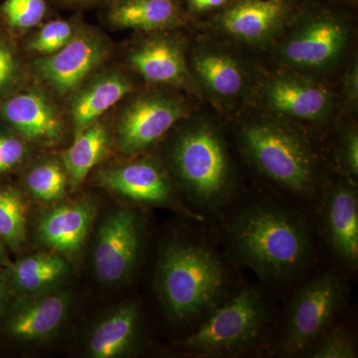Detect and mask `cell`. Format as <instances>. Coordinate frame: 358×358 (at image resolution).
I'll return each instance as SVG.
<instances>
[{
  "mask_svg": "<svg viewBox=\"0 0 358 358\" xmlns=\"http://www.w3.org/2000/svg\"><path fill=\"white\" fill-rule=\"evenodd\" d=\"M83 24L78 18L44 21L24 34L23 50L31 59L56 53L69 43Z\"/></svg>",
  "mask_w": 358,
  "mask_h": 358,
  "instance_id": "27",
  "label": "cell"
},
{
  "mask_svg": "<svg viewBox=\"0 0 358 358\" xmlns=\"http://www.w3.org/2000/svg\"><path fill=\"white\" fill-rule=\"evenodd\" d=\"M115 108L114 143L126 159L154 147L192 110L179 91L157 86L136 90Z\"/></svg>",
  "mask_w": 358,
  "mask_h": 358,
  "instance_id": "7",
  "label": "cell"
},
{
  "mask_svg": "<svg viewBox=\"0 0 358 358\" xmlns=\"http://www.w3.org/2000/svg\"><path fill=\"white\" fill-rule=\"evenodd\" d=\"M9 252L10 251H9L8 247L0 237V270H3L11 262L10 258H9Z\"/></svg>",
  "mask_w": 358,
  "mask_h": 358,
  "instance_id": "37",
  "label": "cell"
},
{
  "mask_svg": "<svg viewBox=\"0 0 358 358\" xmlns=\"http://www.w3.org/2000/svg\"><path fill=\"white\" fill-rule=\"evenodd\" d=\"M143 235V220L131 209H115L103 219L92 258L99 281L117 285L129 279L140 258Z\"/></svg>",
  "mask_w": 358,
  "mask_h": 358,
  "instance_id": "13",
  "label": "cell"
},
{
  "mask_svg": "<svg viewBox=\"0 0 358 358\" xmlns=\"http://www.w3.org/2000/svg\"><path fill=\"white\" fill-rule=\"evenodd\" d=\"M227 263L203 236H178L160 251L157 289L167 317L179 324L201 322L230 296Z\"/></svg>",
  "mask_w": 358,
  "mask_h": 358,
  "instance_id": "2",
  "label": "cell"
},
{
  "mask_svg": "<svg viewBox=\"0 0 358 358\" xmlns=\"http://www.w3.org/2000/svg\"><path fill=\"white\" fill-rule=\"evenodd\" d=\"M11 296H32L60 289L71 268L65 257L54 252L20 257L2 270Z\"/></svg>",
  "mask_w": 358,
  "mask_h": 358,
  "instance_id": "22",
  "label": "cell"
},
{
  "mask_svg": "<svg viewBox=\"0 0 358 358\" xmlns=\"http://www.w3.org/2000/svg\"><path fill=\"white\" fill-rule=\"evenodd\" d=\"M300 0H234L212 16L224 36L248 46H263L284 31Z\"/></svg>",
  "mask_w": 358,
  "mask_h": 358,
  "instance_id": "16",
  "label": "cell"
},
{
  "mask_svg": "<svg viewBox=\"0 0 358 358\" xmlns=\"http://www.w3.org/2000/svg\"><path fill=\"white\" fill-rule=\"evenodd\" d=\"M188 66L199 93L220 107H231L251 91V71L226 47L209 42L196 45L188 53Z\"/></svg>",
  "mask_w": 358,
  "mask_h": 358,
  "instance_id": "14",
  "label": "cell"
},
{
  "mask_svg": "<svg viewBox=\"0 0 358 358\" xmlns=\"http://www.w3.org/2000/svg\"><path fill=\"white\" fill-rule=\"evenodd\" d=\"M226 235L238 260L272 284L298 277L312 259L310 224L303 214L282 204L246 205L231 217Z\"/></svg>",
  "mask_w": 358,
  "mask_h": 358,
  "instance_id": "1",
  "label": "cell"
},
{
  "mask_svg": "<svg viewBox=\"0 0 358 358\" xmlns=\"http://www.w3.org/2000/svg\"><path fill=\"white\" fill-rule=\"evenodd\" d=\"M103 6V22L112 30H178L189 20L182 0H112Z\"/></svg>",
  "mask_w": 358,
  "mask_h": 358,
  "instance_id": "20",
  "label": "cell"
},
{
  "mask_svg": "<svg viewBox=\"0 0 358 358\" xmlns=\"http://www.w3.org/2000/svg\"><path fill=\"white\" fill-rule=\"evenodd\" d=\"M96 207L89 199L57 205L45 212L37 224V237L47 249L63 257H74L83 250Z\"/></svg>",
  "mask_w": 358,
  "mask_h": 358,
  "instance_id": "21",
  "label": "cell"
},
{
  "mask_svg": "<svg viewBox=\"0 0 358 358\" xmlns=\"http://www.w3.org/2000/svg\"><path fill=\"white\" fill-rule=\"evenodd\" d=\"M94 179L103 189L141 203L169 204L174 199L171 174L152 157H128L99 169Z\"/></svg>",
  "mask_w": 358,
  "mask_h": 358,
  "instance_id": "18",
  "label": "cell"
},
{
  "mask_svg": "<svg viewBox=\"0 0 358 358\" xmlns=\"http://www.w3.org/2000/svg\"><path fill=\"white\" fill-rule=\"evenodd\" d=\"M27 65L7 33L0 30V100L25 84Z\"/></svg>",
  "mask_w": 358,
  "mask_h": 358,
  "instance_id": "29",
  "label": "cell"
},
{
  "mask_svg": "<svg viewBox=\"0 0 358 358\" xmlns=\"http://www.w3.org/2000/svg\"><path fill=\"white\" fill-rule=\"evenodd\" d=\"M0 237L18 254L27 244V205L20 188L0 185Z\"/></svg>",
  "mask_w": 358,
  "mask_h": 358,
  "instance_id": "25",
  "label": "cell"
},
{
  "mask_svg": "<svg viewBox=\"0 0 358 358\" xmlns=\"http://www.w3.org/2000/svg\"><path fill=\"white\" fill-rule=\"evenodd\" d=\"M322 227L336 259L350 268L358 262V200L355 183L346 179L327 190L322 206Z\"/></svg>",
  "mask_w": 358,
  "mask_h": 358,
  "instance_id": "19",
  "label": "cell"
},
{
  "mask_svg": "<svg viewBox=\"0 0 358 358\" xmlns=\"http://www.w3.org/2000/svg\"><path fill=\"white\" fill-rule=\"evenodd\" d=\"M234 0H182L186 13L190 17L216 15Z\"/></svg>",
  "mask_w": 358,
  "mask_h": 358,
  "instance_id": "33",
  "label": "cell"
},
{
  "mask_svg": "<svg viewBox=\"0 0 358 358\" xmlns=\"http://www.w3.org/2000/svg\"><path fill=\"white\" fill-rule=\"evenodd\" d=\"M327 1L331 2V3L338 4V3H355L357 0H327Z\"/></svg>",
  "mask_w": 358,
  "mask_h": 358,
  "instance_id": "38",
  "label": "cell"
},
{
  "mask_svg": "<svg viewBox=\"0 0 358 358\" xmlns=\"http://www.w3.org/2000/svg\"><path fill=\"white\" fill-rule=\"evenodd\" d=\"M273 315L265 296L247 287L231 294L181 343L196 357H229L258 350L267 341Z\"/></svg>",
  "mask_w": 358,
  "mask_h": 358,
  "instance_id": "6",
  "label": "cell"
},
{
  "mask_svg": "<svg viewBox=\"0 0 358 358\" xmlns=\"http://www.w3.org/2000/svg\"><path fill=\"white\" fill-rule=\"evenodd\" d=\"M338 157L346 179L355 183L358 176V134L355 127L346 129L341 136Z\"/></svg>",
  "mask_w": 358,
  "mask_h": 358,
  "instance_id": "32",
  "label": "cell"
},
{
  "mask_svg": "<svg viewBox=\"0 0 358 358\" xmlns=\"http://www.w3.org/2000/svg\"><path fill=\"white\" fill-rule=\"evenodd\" d=\"M238 143L250 164L271 182L296 196L317 192L319 159L291 122L273 115L252 117L240 127Z\"/></svg>",
  "mask_w": 358,
  "mask_h": 358,
  "instance_id": "4",
  "label": "cell"
},
{
  "mask_svg": "<svg viewBox=\"0 0 358 358\" xmlns=\"http://www.w3.org/2000/svg\"><path fill=\"white\" fill-rule=\"evenodd\" d=\"M70 308V294L60 289L13 296L0 315V334L18 345L44 343L60 331Z\"/></svg>",
  "mask_w": 358,
  "mask_h": 358,
  "instance_id": "15",
  "label": "cell"
},
{
  "mask_svg": "<svg viewBox=\"0 0 358 358\" xmlns=\"http://www.w3.org/2000/svg\"><path fill=\"white\" fill-rule=\"evenodd\" d=\"M31 143L6 127H0V178L15 171L29 159Z\"/></svg>",
  "mask_w": 358,
  "mask_h": 358,
  "instance_id": "30",
  "label": "cell"
},
{
  "mask_svg": "<svg viewBox=\"0 0 358 358\" xmlns=\"http://www.w3.org/2000/svg\"><path fill=\"white\" fill-rule=\"evenodd\" d=\"M26 192L42 202L63 199L69 187V178L62 160L58 157H45L28 167L23 176Z\"/></svg>",
  "mask_w": 358,
  "mask_h": 358,
  "instance_id": "26",
  "label": "cell"
},
{
  "mask_svg": "<svg viewBox=\"0 0 358 358\" xmlns=\"http://www.w3.org/2000/svg\"><path fill=\"white\" fill-rule=\"evenodd\" d=\"M278 43L282 70L322 80L343 63L352 39V25L336 4L300 0Z\"/></svg>",
  "mask_w": 358,
  "mask_h": 358,
  "instance_id": "5",
  "label": "cell"
},
{
  "mask_svg": "<svg viewBox=\"0 0 358 358\" xmlns=\"http://www.w3.org/2000/svg\"><path fill=\"white\" fill-rule=\"evenodd\" d=\"M343 98L352 109L357 108L358 100V66L353 62L346 71L343 86Z\"/></svg>",
  "mask_w": 358,
  "mask_h": 358,
  "instance_id": "34",
  "label": "cell"
},
{
  "mask_svg": "<svg viewBox=\"0 0 358 358\" xmlns=\"http://www.w3.org/2000/svg\"><path fill=\"white\" fill-rule=\"evenodd\" d=\"M65 6L74 7V8H85L96 6H106L112 0H59Z\"/></svg>",
  "mask_w": 358,
  "mask_h": 358,
  "instance_id": "35",
  "label": "cell"
},
{
  "mask_svg": "<svg viewBox=\"0 0 358 358\" xmlns=\"http://www.w3.org/2000/svg\"><path fill=\"white\" fill-rule=\"evenodd\" d=\"M257 91L261 105L270 115L289 122L326 121L336 100L322 80L285 70L266 78Z\"/></svg>",
  "mask_w": 358,
  "mask_h": 358,
  "instance_id": "12",
  "label": "cell"
},
{
  "mask_svg": "<svg viewBox=\"0 0 358 358\" xmlns=\"http://www.w3.org/2000/svg\"><path fill=\"white\" fill-rule=\"evenodd\" d=\"M174 129L166 145L167 171L195 206L206 211L221 208L236 185L222 134L210 122L190 117Z\"/></svg>",
  "mask_w": 358,
  "mask_h": 358,
  "instance_id": "3",
  "label": "cell"
},
{
  "mask_svg": "<svg viewBox=\"0 0 358 358\" xmlns=\"http://www.w3.org/2000/svg\"><path fill=\"white\" fill-rule=\"evenodd\" d=\"M11 299H13V296H11L8 287H7L3 272H2V270H0V315L4 312L6 306L8 305Z\"/></svg>",
  "mask_w": 358,
  "mask_h": 358,
  "instance_id": "36",
  "label": "cell"
},
{
  "mask_svg": "<svg viewBox=\"0 0 358 358\" xmlns=\"http://www.w3.org/2000/svg\"><path fill=\"white\" fill-rule=\"evenodd\" d=\"M114 54L112 40L100 28L84 23L62 49L28 62L29 77L59 102L64 103L82 84Z\"/></svg>",
  "mask_w": 358,
  "mask_h": 358,
  "instance_id": "9",
  "label": "cell"
},
{
  "mask_svg": "<svg viewBox=\"0 0 358 358\" xmlns=\"http://www.w3.org/2000/svg\"><path fill=\"white\" fill-rule=\"evenodd\" d=\"M0 122L42 148L61 145L70 129L62 103L32 80L0 100Z\"/></svg>",
  "mask_w": 358,
  "mask_h": 358,
  "instance_id": "11",
  "label": "cell"
},
{
  "mask_svg": "<svg viewBox=\"0 0 358 358\" xmlns=\"http://www.w3.org/2000/svg\"><path fill=\"white\" fill-rule=\"evenodd\" d=\"M48 13L46 0H4L0 16L7 29L26 34L44 22Z\"/></svg>",
  "mask_w": 358,
  "mask_h": 358,
  "instance_id": "28",
  "label": "cell"
},
{
  "mask_svg": "<svg viewBox=\"0 0 358 358\" xmlns=\"http://www.w3.org/2000/svg\"><path fill=\"white\" fill-rule=\"evenodd\" d=\"M138 89L134 74L124 65L108 62L101 67L63 103L73 138Z\"/></svg>",
  "mask_w": 358,
  "mask_h": 358,
  "instance_id": "17",
  "label": "cell"
},
{
  "mask_svg": "<svg viewBox=\"0 0 358 358\" xmlns=\"http://www.w3.org/2000/svg\"><path fill=\"white\" fill-rule=\"evenodd\" d=\"M178 31L138 33L122 50V65L148 86L199 95L188 66L187 44Z\"/></svg>",
  "mask_w": 358,
  "mask_h": 358,
  "instance_id": "10",
  "label": "cell"
},
{
  "mask_svg": "<svg viewBox=\"0 0 358 358\" xmlns=\"http://www.w3.org/2000/svg\"><path fill=\"white\" fill-rule=\"evenodd\" d=\"M113 145L112 124L105 117L74 136L72 145L59 155L69 178L71 192L79 188L110 154Z\"/></svg>",
  "mask_w": 358,
  "mask_h": 358,
  "instance_id": "24",
  "label": "cell"
},
{
  "mask_svg": "<svg viewBox=\"0 0 358 358\" xmlns=\"http://www.w3.org/2000/svg\"><path fill=\"white\" fill-rule=\"evenodd\" d=\"M306 357L313 358H355L357 357L355 338L346 331L331 327L310 348Z\"/></svg>",
  "mask_w": 358,
  "mask_h": 358,
  "instance_id": "31",
  "label": "cell"
},
{
  "mask_svg": "<svg viewBox=\"0 0 358 358\" xmlns=\"http://www.w3.org/2000/svg\"><path fill=\"white\" fill-rule=\"evenodd\" d=\"M140 308L127 303L99 320L86 343V352L93 358H117L133 352L140 336Z\"/></svg>",
  "mask_w": 358,
  "mask_h": 358,
  "instance_id": "23",
  "label": "cell"
},
{
  "mask_svg": "<svg viewBox=\"0 0 358 358\" xmlns=\"http://www.w3.org/2000/svg\"><path fill=\"white\" fill-rule=\"evenodd\" d=\"M345 286L341 275L327 272L303 285L289 303L278 348L285 357H301L333 327L343 306Z\"/></svg>",
  "mask_w": 358,
  "mask_h": 358,
  "instance_id": "8",
  "label": "cell"
}]
</instances>
